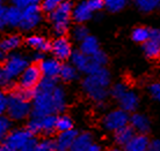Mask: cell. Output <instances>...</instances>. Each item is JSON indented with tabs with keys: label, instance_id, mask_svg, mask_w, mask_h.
Returning a JSON list of instances; mask_svg holds the SVG:
<instances>
[{
	"label": "cell",
	"instance_id": "1",
	"mask_svg": "<svg viewBox=\"0 0 160 151\" xmlns=\"http://www.w3.org/2000/svg\"><path fill=\"white\" fill-rule=\"evenodd\" d=\"M112 85V73L107 67L99 69L91 75H86L81 81V89L94 103H106Z\"/></svg>",
	"mask_w": 160,
	"mask_h": 151
},
{
	"label": "cell",
	"instance_id": "2",
	"mask_svg": "<svg viewBox=\"0 0 160 151\" xmlns=\"http://www.w3.org/2000/svg\"><path fill=\"white\" fill-rule=\"evenodd\" d=\"M72 8L73 4L71 1H60L59 6L48 15L52 27V32L56 37H65L68 35L72 23Z\"/></svg>",
	"mask_w": 160,
	"mask_h": 151
},
{
	"label": "cell",
	"instance_id": "3",
	"mask_svg": "<svg viewBox=\"0 0 160 151\" xmlns=\"http://www.w3.org/2000/svg\"><path fill=\"white\" fill-rule=\"evenodd\" d=\"M30 64L28 57L21 54L19 52H12L5 57V60L1 64V68L4 69L5 74L7 76L11 83H15L19 76L22 74L26 68Z\"/></svg>",
	"mask_w": 160,
	"mask_h": 151
},
{
	"label": "cell",
	"instance_id": "4",
	"mask_svg": "<svg viewBox=\"0 0 160 151\" xmlns=\"http://www.w3.org/2000/svg\"><path fill=\"white\" fill-rule=\"evenodd\" d=\"M7 95V111L6 115L9 119L14 121H26L30 118L32 114V103L18 98L12 92Z\"/></svg>",
	"mask_w": 160,
	"mask_h": 151
},
{
	"label": "cell",
	"instance_id": "5",
	"mask_svg": "<svg viewBox=\"0 0 160 151\" xmlns=\"http://www.w3.org/2000/svg\"><path fill=\"white\" fill-rule=\"evenodd\" d=\"M40 2L41 1L36 0L35 2H32L22 11V19L19 25L20 30L26 32L32 31L41 24L43 20V14L41 12Z\"/></svg>",
	"mask_w": 160,
	"mask_h": 151
},
{
	"label": "cell",
	"instance_id": "6",
	"mask_svg": "<svg viewBox=\"0 0 160 151\" xmlns=\"http://www.w3.org/2000/svg\"><path fill=\"white\" fill-rule=\"evenodd\" d=\"M32 137V135L24 127L13 128L1 145L5 151H20Z\"/></svg>",
	"mask_w": 160,
	"mask_h": 151
},
{
	"label": "cell",
	"instance_id": "7",
	"mask_svg": "<svg viewBox=\"0 0 160 151\" xmlns=\"http://www.w3.org/2000/svg\"><path fill=\"white\" fill-rule=\"evenodd\" d=\"M129 118H130V114H128L127 112L122 111L120 108H115V110L107 112L102 117L101 123L106 130L114 133L124 126H128Z\"/></svg>",
	"mask_w": 160,
	"mask_h": 151
},
{
	"label": "cell",
	"instance_id": "8",
	"mask_svg": "<svg viewBox=\"0 0 160 151\" xmlns=\"http://www.w3.org/2000/svg\"><path fill=\"white\" fill-rule=\"evenodd\" d=\"M50 53L52 54V58L57 59L62 64L68 62L73 53V46L71 39L68 36L55 37V39L51 40Z\"/></svg>",
	"mask_w": 160,
	"mask_h": 151
},
{
	"label": "cell",
	"instance_id": "9",
	"mask_svg": "<svg viewBox=\"0 0 160 151\" xmlns=\"http://www.w3.org/2000/svg\"><path fill=\"white\" fill-rule=\"evenodd\" d=\"M70 64L79 72V74H85V75H91L101 69L99 65L95 62V60L93 59V57L85 56L78 50H73L72 56L70 58Z\"/></svg>",
	"mask_w": 160,
	"mask_h": 151
},
{
	"label": "cell",
	"instance_id": "10",
	"mask_svg": "<svg viewBox=\"0 0 160 151\" xmlns=\"http://www.w3.org/2000/svg\"><path fill=\"white\" fill-rule=\"evenodd\" d=\"M42 77L43 76H42V73L40 71L38 64L30 62L28 67L26 68L22 72V74L19 76L16 85L19 88H22V89L34 90L37 87V84L40 83Z\"/></svg>",
	"mask_w": 160,
	"mask_h": 151
},
{
	"label": "cell",
	"instance_id": "11",
	"mask_svg": "<svg viewBox=\"0 0 160 151\" xmlns=\"http://www.w3.org/2000/svg\"><path fill=\"white\" fill-rule=\"evenodd\" d=\"M143 52L148 59L156 60L160 56V30L150 28V38L142 45Z\"/></svg>",
	"mask_w": 160,
	"mask_h": 151
},
{
	"label": "cell",
	"instance_id": "12",
	"mask_svg": "<svg viewBox=\"0 0 160 151\" xmlns=\"http://www.w3.org/2000/svg\"><path fill=\"white\" fill-rule=\"evenodd\" d=\"M129 126L135 130L136 134H142V135H148L152 129V121L144 113L135 112L130 114L129 118Z\"/></svg>",
	"mask_w": 160,
	"mask_h": 151
},
{
	"label": "cell",
	"instance_id": "13",
	"mask_svg": "<svg viewBox=\"0 0 160 151\" xmlns=\"http://www.w3.org/2000/svg\"><path fill=\"white\" fill-rule=\"evenodd\" d=\"M117 104H118L120 110L127 112L128 114H132V113L137 112V110L139 108L140 98L135 90L129 89L128 91L117 100Z\"/></svg>",
	"mask_w": 160,
	"mask_h": 151
},
{
	"label": "cell",
	"instance_id": "14",
	"mask_svg": "<svg viewBox=\"0 0 160 151\" xmlns=\"http://www.w3.org/2000/svg\"><path fill=\"white\" fill-rule=\"evenodd\" d=\"M94 17V13L88 7L87 1H80L74 5L71 13V20L76 24H86Z\"/></svg>",
	"mask_w": 160,
	"mask_h": 151
},
{
	"label": "cell",
	"instance_id": "15",
	"mask_svg": "<svg viewBox=\"0 0 160 151\" xmlns=\"http://www.w3.org/2000/svg\"><path fill=\"white\" fill-rule=\"evenodd\" d=\"M23 44L29 48H32L36 52H41L44 54L50 52V48H51V40H49L48 38L41 36V35L27 36L26 38H23Z\"/></svg>",
	"mask_w": 160,
	"mask_h": 151
},
{
	"label": "cell",
	"instance_id": "16",
	"mask_svg": "<svg viewBox=\"0 0 160 151\" xmlns=\"http://www.w3.org/2000/svg\"><path fill=\"white\" fill-rule=\"evenodd\" d=\"M40 71L42 73L43 77H51V79H58L59 75V71L62 67V62L58 61L55 58H44L40 64H38Z\"/></svg>",
	"mask_w": 160,
	"mask_h": 151
},
{
	"label": "cell",
	"instance_id": "17",
	"mask_svg": "<svg viewBox=\"0 0 160 151\" xmlns=\"http://www.w3.org/2000/svg\"><path fill=\"white\" fill-rule=\"evenodd\" d=\"M23 44V37L20 34H11L0 39V52L4 54H9L20 48Z\"/></svg>",
	"mask_w": 160,
	"mask_h": 151
},
{
	"label": "cell",
	"instance_id": "18",
	"mask_svg": "<svg viewBox=\"0 0 160 151\" xmlns=\"http://www.w3.org/2000/svg\"><path fill=\"white\" fill-rule=\"evenodd\" d=\"M79 130H77L76 128L72 130L63 131V133H58L55 139V144H56L57 151H70L71 147L73 144V141L76 140Z\"/></svg>",
	"mask_w": 160,
	"mask_h": 151
},
{
	"label": "cell",
	"instance_id": "19",
	"mask_svg": "<svg viewBox=\"0 0 160 151\" xmlns=\"http://www.w3.org/2000/svg\"><path fill=\"white\" fill-rule=\"evenodd\" d=\"M151 139L148 135L136 134L123 147V151H146L150 147Z\"/></svg>",
	"mask_w": 160,
	"mask_h": 151
},
{
	"label": "cell",
	"instance_id": "20",
	"mask_svg": "<svg viewBox=\"0 0 160 151\" xmlns=\"http://www.w3.org/2000/svg\"><path fill=\"white\" fill-rule=\"evenodd\" d=\"M100 50V42L98 39V37L94 35H89L88 37H86L81 43H79V48H78V51L80 53H82L87 57L94 56L96 52H99Z\"/></svg>",
	"mask_w": 160,
	"mask_h": 151
},
{
	"label": "cell",
	"instance_id": "21",
	"mask_svg": "<svg viewBox=\"0 0 160 151\" xmlns=\"http://www.w3.org/2000/svg\"><path fill=\"white\" fill-rule=\"evenodd\" d=\"M94 142V135L91 131H79L70 151H86L91 144Z\"/></svg>",
	"mask_w": 160,
	"mask_h": 151
},
{
	"label": "cell",
	"instance_id": "22",
	"mask_svg": "<svg viewBox=\"0 0 160 151\" xmlns=\"http://www.w3.org/2000/svg\"><path fill=\"white\" fill-rule=\"evenodd\" d=\"M135 135H136V133H135V130L129 125L128 126H124V127L120 128L118 130L112 133L114 141H115L117 147L120 148H123Z\"/></svg>",
	"mask_w": 160,
	"mask_h": 151
},
{
	"label": "cell",
	"instance_id": "23",
	"mask_svg": "<svg viewBox=\"0 0 160 151\" xmlns=\"http://www.w3.org/2000/svg\"><path fill=\"white\" fill-rule=\"evenodd\" d=\"M79 79V72L76 68L73 67L70 62H63L62 67L59 71V75H58V80L70 83V82H74Z\"/></svg>",
	"mask_w": 160,
	"mask_h": 151
},
{
	"label": "cell",
	"instance_id": "24",
	"mask_svg": "<svg viewBox=\"0 0 160 151\" xmlns=\"http://www.w3.org/2000/svg\"><path fill=\"white\" fill-rule=\"evenodd\" d=\"M5 19H6L7 27L19 28L21 19H22V12H21L20 9H18L16 7H14L13 5L6 6V9H5Z\"/></svg>",
	"mask_w": 160,
	"mask_h": 151
},
{
	"label": "cell",
	"instance_id": "25",
	"mask_svg": "<svg viewBox=\"0 0 160 151\" xmlns=\"http://www.w3.org/2000/svg\"><path fill=\"white\" fill-rule=\"evenodd\" d=\"M56 120L57 115H47L41 118V134L43 137H52L56 133Z\"/></svg>",
	"mask_w": 160,
	"mask_h": 151
},
{
	"label": "cell",
	"instance_id": "26",
	"mask_svg": "<svg viewBox=\"0 0 160 151\" xmlns=\"http://www.w3.org/2000/svg\"><path fill=\"white\" fill-rule=\"evenodd\" d=\"M70 36L76 43H81L82 40L88 37L91 34H89V29L86 24H74L72 28H70Z\"/></svg>",
	"mask_w": 160,
	"mask_h": 151
},
{
	"label": "cell",
	"instance_id": "27",
	"mask_svg": "<svg viewBox=\"0 0 160 151\" xmlns=\"http://www.w3.org/2000/svg\"><path fill=\"white\" fill-rule=\"evenodd\" d=\"M74 129V121L73 119L66 113L57 115L56 120V131L57 133H63V131L72 130Z\"/></svg>",
	"mask_w": 160,
	"mask_h": 151
},
{
	"label": "cell",
	"instance_id": "28",
	"mask_svg": "<svg viewBox=\"0 0 160 151\" xmlns=\"http://www.w3.org/2000/svg\"><path fill=\"white\" fill-rule=\"evenodd\" d=\"M150 38V27L146 25H137L132 29L131 39L137 44H143Z\"/></svg>",
	"mask_w": 160,
	"mask_h": 151
},
{
	"label": "cell",
	"instance_id": "29",
	"mask_svg": "<svg viewBox=\"0 0 160 151\" xmlns=\"http://www.w3.org/2000/svg\"><path fill=\"white\" fill-rule=\"evenodd\" d=\"M59 85V80L51 79V77H42L40 83L34 89L36 92H51L55 90V88Z\"/></svg>",
	"mask_w": 160,
	"mask_h": 151
},
{
	"label": "cell",
	"instance_id": "30",
	"mask_svg": "<svg viewBox=\"0 0 160 151\" xmlns=\"http://www.w3.org/2000/svg\"><path fill=\"white\" fill-rule=\"evenodd\" d=\"M135 6L139 12L144 14H150L159 8L160 1L159 0H136Z\"/></svg>",
	"mask_w": 160,
	"mask_h": 151
},
{
	"label": "cell",
	"instance_id": "31",
	"mask_svg": "<svg viewBox=\"0 0 160 151\" xmlns=\"http://www.w3.org/2000/svg\"><path fill=\"white\" fill-rule=\"evenodd\" d=\"M103 4V9H106L110 14H117L127 8L128 1L127 0H104Z\"/></svg>",
	"mask_w": 160,
	"mask_h": 151
},
{
	"label": "cell",
	"instance_id": "32",
	"mask_svg": "<svg viewBox=\"0 0 160 151\" xmlns=\"http://www.w3.org/2000/svg\"><path fill=\"white\" fill-rule=\"evenodd\" d=\"M128 90H129V87L125 82H116V83H114L110 85L109 96L112 97V99H115L117 102Z\"/></svg>",
	"mask_w": 160,
	"mask_h": 151
},
{
	"label": "cell",
	"instance_id": "33",
	"mask_svg": "<svg viewBox=\"0 0 160 151\" xmlns=\"http://www.w3.org/2000/svg\"><path fill=\"white\" fill-rule=\"evenodd\" d=\"M13 129V121L7 115H1L0 117V144H2L8 133Z\"/></svg>",
	"mask_w": 160,
	"mask_h": 151
},
{
	"label": "cell",
	"instance_id": "34",
	"mask_svg": "<svg viewBox=\"0 0 160 151\" xmlns=\"http://www.w3.org/2000/svg\"><path fill=\"white\" fill-rule=\"evenodd\" d=\"M9 92H12L13 95H15L18 98L26 100V102H29V103H32V98H34V90L22 89V88H19L18 85H15Z\"/></svg>",
	"mask_w": 160,
	"mask_h": 151
},
{
	"label": "cell",
	"instance_id": "35",
	"mask_svg": "<svg viewBox=\"0 0 160 151\" xmlns=\"http://www.w3.org/2000/svg\"><path fill=\"white\" fill-rule=\"evenodd\" d=\"M36 151H57L53 137H42L38 140Z\"/></svg>",
	"mask_w": 160,
	"mask_h": 151
},
{
	"label": "cell",
	"instance_id": "36",
	"mask_svg": "<svg viewBox=\"0 0 160 151\" xmlns=\"http://www.w3.org/2000/svg\"><path fill=\"white\" fill-rule=\"evenodd\" d=\"M60 4V0H44L40 2V8L42 14H50L56 9Z\"/></svg>",
	"mask_w": 160,
	"mask_h": 151
},
{
	"label": "cell",
	"instance_id": "37",
	"mask_svg": "<svg viewBox=\"0 0 160 151\" xmlns=\"http://www.w3.org/2000/svg\"><path fill=\"white\" fill-rule=\"evenodd\" d=\"M148 94L151 98L156 102L160 100V83L159 82H152L148 85Z\"/></svg>",
	"mask_w": 160,
	"mask_h": 151
},
{
	"label": "cell",
	"instance_id": "38",
	"mask_svg": "<svg viewBox=\"0 0 160 151\" xmlns=\"http://www.w3.org/2000/svg\"><path fill=\"white\" fill-rule=\"evenodd\" d=\"M14 87H15V83H11V82L8 81L7 76H6V74H5V72H4V69L0 66V90H1V89H8V88H9V91H11Z\"/></svg>",
	"mask_w": 160,
	"mask_h": 151
},
{
	"label": "cell",
	"instance_id": "39",
	"mask_svg": "<svg viewBox=\"0 0 160 151\" xmlns=\"http://www.w3.org/2000/svg\"><path fill=\"white\" fill-rule=\"evenodd\" d=\"M87 5H88V7L91 8V11H92L94 14H95V13L101 12V11L103 9V7H104L103 0H88Z\"/></svg>",
	"mask_w": 160,
	"mask_h": 151
},
{
	"label": "cell",
	"instance_id": "40",
	"mask_svg": "<svg viewBox=\"0 0 160 151\" xmlns=\"http://www.w3.org/2000/svg\"><path fill=\"white\" fill-rule=\"evenodd\" d=\"M38 137L32 136V139L29 140L27 143L24 144L23 148L20 151H36L37 150V143H38Z\"/></svg>",
	"mask_w": 160,
	"mask_h": 151
},
{
	"label": "cell",
	"instance_id": "41",
	"mask_svg": "<svg viewBox=\"0 0 160 151\" xmlns=\"http://www.w3.org/2000/svg\"><path fill=\"white\" fill-rule=\"evenodd\" d=\"M35 1H36V0H13L12 5L22 12L24 8L28 7L29 5H32V2H35Z\"/></svg>",
	"mask_w": 160,
	"mask_h": 151
},
{
	"label": "cell",
	"instance_id": "42",
	"mask_svg": "<svg viewBox=\"0 0 160 151\" xmlns=\"http://www.w3.org/2000/svg\"><path fill=\"white\" fill-rule=\"evenodd\" d=\"M6 111H7V95L5 94L0 98V117L6 115Z\"/></svg>",
	"mask_w": 160,
	"mask_h": 151
},
{
	"label": "cell",
	"instance_id": "43",
	"mask_svg": "<svg viewBox=\"0 0 160 151\" xmlns=\"http://www.w3.org/2000/svg\"><path fill=\"white\" fill-rule=\"evenodd\" d=\"M44 58H45V54H44V53H41V52H36V51L34 52L32 56V60L34 64H40Z\"/></svg>",
	"mask_w": 160,
	"mask_h": 151
},
{
	"label": "cell",
	"instance_id": "44",
	"mask_svg": "<svg viewBox=\"0 0 160 151\" xmlns=\"http://www.w3.org/2000/svg\"><path fill=\"white\" fill-rule=\"evenodd\" d=\"M146 151H160V141L159 140H151L150 147Z\"/></svg>",
	"mask_w": 160,
	"mask_h": 151
},
{
	"label": "cell",
	"instance_id": "45",
	"mask_svg": "<svg viewBox=\"0 0 160 151\" xmlns=\"http://www.w3.org/2000/svg\"><path fill=\"white\" fill-rule=\"evenodd\" d=\"M5 9H6V5H5V7L0 11V31H2V30L7 27L6 19H5Z\"/></svg>",
	"mask_w": 160,
	"mask_h": 151
},
{
	"label": "cell",
	"instance_id": "46",
	"mask_svg": "<svg viewBox=\"0 0 160 151\" xmlns=\"http://www.w3.org/2000/svg\"><path fill=\"white\" fill-rule=\"evenodd\" d=\"M86 151H103L102 147H101L99 143H96V142H93L89 147L86 149Z\"/></svg>",
	"mask_w": 160,
	"mask_h": 151
},
{
	"label": "cell",
	"instance_id": "47",
	"mask_svg": "<svg viewBox=\"0 0 160 151\" xmlns=\"http://www.w3.org/2000/svg\"><path fill=\"white\" fill-rule=\"evenodd\" d=\"M107 151H123V148H120V147H114V148H110L109 150Z\"/></svg>",
	"mask_w": 160,
	"mask_h": 151
},
{
	"label": "cell",
	"instance_id": "48",
	"mask_svg": "<svg viewBox=\"0 0 160 151\" xmlns=\"http://www.w3.org/2000/svg\"><path fill=\"white\" fill-rule=\"evenodd\" d=\"M5 57H6V54H4V53H1V52H0V66H1L2 61L5 60Z\"/></svg>",
	"mask_w": 160,
	"mask_h": 151
},
{
	"label": "cell",
	"instance_id": "49",
	"mask_svg": "<svg viewBox=\"0 0 160 151\" xmlns=\"http://www.w3.org/2000/svg\"><path fill=\"white\" fill-rule=\"evenodd\" d=\"M4 7H5V5L2 4V1H0V11H1V9H2Z\"/></svg>",
	"mask_w": 160,
	"mask_h": 151
},
{
	"label": "cell",
	"instance_id": "50",
	"mask_svg": "<svg viewBox=\"0 0 160 151\" xmlns=\"http://www.w3.org/2000/svg\"><path fill=\"white\" fill-rule=\"evenodd\" d=\"M4 95H5V92L2 91V90H0V98H1V97H2Z\"/></svg>",
	"mask_w": 160,
	"mask_h": 151
},
{
	"label": "cell",
	"instance_id": "51",
	"mask_svg": "<svg viewBox=\"0 0 160 151\" xmlns=\"http://www.w3.org/2000/svg\"><path fill=\"white\" fill-rule=\"evenodd\" d=\"M0 151H5V149H4V147L0 144Z\"/></svg>",
	"mask_w": 160,
	"mask_h": 151
}]
</instances>
